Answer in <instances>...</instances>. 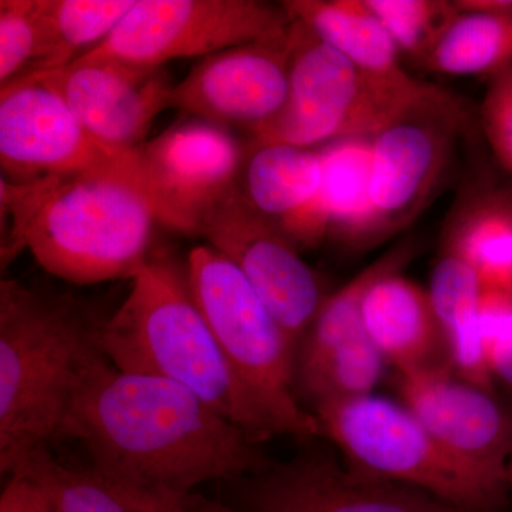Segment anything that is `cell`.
<instances>
[{
	"label": "cell",
	"instance_id": "603a6c76",
	"mask_svg": "<svg viewBox=\"0 0 512 512\" xmlns=\"http://www.w3.org/2000/svg\"><path fill=\"white\" fill-rule=\"evenodd\" d=\"M416 251L417 245L413 242L396 245L338 292L326 298L299 346L296 375L319 365L336 350L366 338L362 306L367 291L382 276L402 272L404 266L409 265L416 256Z\"/></svg>",
	"mask_w": 512,
	"mask_h": 512
},
{
	"label": "cell",
	"instance_id": "9c48e42d",
	"mask_svg": "<svg viewBox=\"0 0 512 512\" xmlns=\"http://www.w3.org/2000/svg\"><path fill=\"white\" fill-rule=\"evenodd\" d=\"M244 157L229 128L194 117L138 147V171L158 224L201 237L205 222L237 194Z\"/></svg>",
	"mask_w": 512,
	"mask_h": 512
},
{
	"label": "cell",
	"instance_id": "6da1fadb",
	"mask_svg": "<svg viewBox=\"0 0 512 512\" xmlns=\"http://www.w3.org/2000/svg\"><path fill=\"white\" fill-rule=\"evenodd\" d=\"M62 439L82 444L104 484L153 497L194 493L269 464L258 444L190 390L121 372L104 353L80 377Z\"/></svg>",
	"mask_w": 512,
	"mask_h": 512
},
{
	"label": "cell",
	"instance_id": "484cf974",
	"mask_svg": "<svg viewBox=\"0 0 512 512\" xmlns=\"http://www.w3.org/2000/svg\"><path fill=\"white\" fill-rule=\"evenodd\" d=\"M10 474L39 485L55 512H133L89 468L77 470L60 463L49 447L36 448Z\"/></svg>",
	"mask_w": 512,
	"mask_h": 512
},
{
	"label": "cell",
	"instance_id": "ffe728a7",
	"mask_svg": "<svg viewBox=\"0 0 512 512\" xmlns=\"http://www.w3.org/2000/svg\"><path fill=\"white\" fill-rule=\"evenodd\" d=\"M328 237L352 251L389 237L372 195V137H352L319 148Z\"/></svg>",
	"mask_w": 512,
	"mask_h": 512
},
{
	"label": "cell",
	"instance_id": "1f68e13d",
	"mask_svg": "<svg viewBox=\"0 0 512 512\" xmlns=\"http://www.w3.org/2000/svg\"><path fill=\"white\" fill-rule=\"evenodd\" d=\"M493 376L500 377L512 389V348L504 357H501L493 366Z\"/></svg>",
	"mask_w": 512,
	"mask_h": 512
},
{
	"label": "cell",
	"instance_id": "83f0119b",
	"mask_svg": "<svg viewBox=\"0 0 512 512\" xmlns=\"http://www.w3.org/2000/svg\"><path fill=\"white\" fill-rule=\"evenodd\" d=\"M47 53L45 0H0V84L42 72Z\"/></svg>",
	"mask_w": 512,
	"mask_h": 512
},
{
	"label": "cell",
	"instance_id": "cb8c5ba5",
	"mask_svg": "<svg viewBox=\"0 0 512 512\" xmlns=\"http://www.w3.org/2000/svg\"><path fill=\"white\" fill-rule=\"evenodd\" d=\"M446 245L471 265L481 288L512 293V201L487 195L461 208Z\"/></svg>",
	"mask_w": 512,
	"mask_h": 512
},
{
	"label": "cell",
	"instance_id": "2e32d148",
	"mask_svg": "<svg viewBox=\"0 0 512 512\" xmlns=\"http://www.w3.org/2000/svg\"><path fill=\"white\" fill-rule=\"evenodd\" d=\"M404 406L454 456L512 485V419L488 390L450 365L400 373Z\"/></svg>",
	"mask_w": 512,
	"mask_h": 512
},
{
	"label": "cell",
	"instance_id": "30bf717a",
	"mask_svg": "<svg viewBox=\"0 0 512 512\" xmlns=\"http://www.w3.org/2000/svg\"><path fill=\"white\" fill-rule=\"evenodd\" d=\"M221 512H456L429 495L340 466L311 450L221 483Z\"/></svg>",
	"mask_w": 512,
	"mask_h": 512
},
{
	"label": "cell",
	"instance_id": "d4e9b609",
	"mask_svg": "<svg viewBox=\"0 0 512 512\" xmlns=\"http://www.w3.org/2000/svg\"><path fill=\"white\" fill-rule=\"evenodd\" d=\"M136 0H45L49 53L42 73L62 69L113 33Z\"/></svg>",
	"mask_w": 512,
	"mask_h": 512
},
{
	"label": "cell",
	"instance_id": "277c9868",
	"mask_svg": "<svg viewBox=\"0 0 512 512\" xmlns=\"http://www.w3.org/2000/svg\"><path fill=\"white\" fill-rule=\"evenodd\" d=\"M35 183L25 247L49 274L93 285L133 279L150 261L158 221L136 151L83 173Z\"/></svg>",
	"mask_w": 512,
	"mask_h": 512
},
{
	"label": "cell",
	"instance_id": "4fadbf2b",
	"mask_svg": "<svg viewBox=\"0 0 512 512\" xmlns=\"http://www.w3.org/2000/svg\"><path fill=\"white\" fill-rule=\"evenodd\" d=\"M120 156V154H119ZM116 157L80 124L37 74L0 87L2 178L25 184L83 173Z\"/></svg>",
	"mask_w": 512,
	"mask_h": 512
},
{
	"label": "cell",
	"instance_id": "7c38bea8",
	"mask_svg": "<svg viewBox=\"0 0 512 512\" xmlns=\"http://www.w3.org/2000/svg\"><path fill=\"white\" fill-rule=\"evenodd\" d=\"M201 237L248 279L298 352L328 298L301 249L256 214L239 190L205 222Z\"/></svg>",
	"mask_w": 512,
	"mask_h": 512
},
{
	"label": "cell",
	"instance_id": "9a60e30c",
	"mask_svg": "<svg viewBox=\"0 0 512 512\" xmlns=\"http://www.w3.org/2000/svg\"><path fill=\"white\" fill-rule=\"evenodd\" d=\"M37 76L60 94L87 133L116 156L143 146L154 120L171 109L174 84L163 67L79 57Z\"/></svg>",
	"mask_w": 512,
	"mask_h": 512
},
{
	"label": "cell",
	"instance_id": "4316f807",
	"mask_svg": "<svg viewBox=\"0 0 512 512\" xmlns=\"http://www.w3.org/2000/svg\"><path fill=\"white\" fill-rule=\"evenodd\" d=\"M382 22L400 55L426 66L458 15L454 0H365Z\"/></svg>",
	"mask_w": 512,
	"mask_h": 512
},
{
	"label": "cell",
	"instance_id": "8992f818",
	"mask_svg": "<svg viewBox=\"0 0 512 512\" xmlns=\"http://www.w3.org/2000/svg\"><path fill=\"white\" fill-rule=\"evenodd\" d=\"M185 272L195 303L229 366L279 436L298 440L322 436L315 414L299 403L298 352L248 279L208 244L191 249Z\"/></svg>",
	"mask_w": 512,
	"mask_h": 512
},
{
	"label": "cell",
	"instance_id": "3957f363",
	"mask_svg": "<svg viewBox=\"0 0 512 512\" xmlns=\"http://www.w3.org/2000/svg\"><path fill=\"white\" fill-rule=\"evenodd\" d=\"M131 281L126 301L101 332V348L111 365L180 384L252 443L279 436L225 359L195 303L185 268L168 256L153 255Z\"/></svg>",
	"mask_w": 512,
	"mask_h": 512
},
{
	"label": "cell",
	"instance_id": "d6986e66",
	"mask_svg": "<svg viewBox=\"0 0 512 512\" xmlns=\"http://www.w3.org/2000/svg\"><path fill=\"white\" fill-rule=\"evenodd\" d=\"M284 6L320 40L355 64L366 76L392 89L421 83L402 66V55L365 0H286Z\"/></svg>",
	"mask_w": 512,
	"mask_h": 512
},
{
	"label": "cell",
	"instance_id": "f1b7e54d",
	"mask_svg": "<svg viewBox=\"0 0 512 512\" xmlns=\"http://www.w3.org/2000/svg\"><path fill=\"white\" fill-rule=\"evenodd\" d=\"M481 126L498 163L512 175V67L490 79Z\"/></svg>",
	"mask_w": 512,
	"mask_h": 512
},
{
	"label": "cell",
	"instance_id": "f546056e",
	"mask_svg": "<svg viewBox=\"0 0 512 512\" xmlns=\"http://www.w3.org/2000/svg\"><path fill=\"white\" fill-rule=\"evenodd\" d=\"M0 512H55L45 491L30 478L10 474L2 495Z\"/></svg>",
	"mask_w": 512,
	"mask_h": 512
},
{
	"label": "cell",
	"instance_id": "8fae6325",
	"mask_svg": "<svg viewBox=\"0 0 512 512\" xmlns=\"http://www.w3.org/2000/svg\"><path fill=\"white\" fill-rule=\"evenodd\" d=\"M466 114L436 87L372 137V195L387 235L406 227L429 202L450 164Z\"/></svg>",
	"mask_w": 512,
	"mask_h": 512
},
{
	"label": "cell",
	"instance_id": "4dcf8cb0",
	"mask_svg": "<svg viewBox=\"0 0 512 512\" xmlns=\"http://www.w3.org/2000/svg\"><path fill=\"white\" fill-rule=\"evenodd\" d=\"M109 487V485H107ZM121 503L126 504L133 512H197L185 507L180 501L171 497H153V495L109 487Z\"/></svg>",
	"mask_w": 512,
	"mask_h": 512
},
{
	"label": "cell",
	"instance_id": "ba28073f",
	"mask_svg": "<svg viewBox=\"0 0 512 512\" xmlns=\"http://www.w3.org/2000/svg\"><path fill=\"white\" fill-rule=\"evenodd\" d=\"M293 18L284 3L259 0H136L119 26L86 59L163 67L284 36Z\"/></svg>",
	"mask_w": 512,
	"mask_h": 512
},
{
	"label": "cell",
	"instance_id": "7a4b0ae2",
	"mask_svg": "<svg viewBox=\"0 0 512 512\" xmlns=\"http://www.w3.org/2000/svg\"><path fill=\"white\" fill-rule=\"evenodd\" d=\"M106 319L72 293L0 284V471L60 439Z\"/></svg>",
	"mask_w": 512,
	"mask_h": 512
},
{
	"label": "cell",
	"instance_id": "5b68a950",
	"mask_svg": "<svg viewBox=\"0 0 512 512\" xmlns=\"http://www.w3.org/2000/svg\"><path fill=\"white\" fill-rule=\"evenodd\" d=\"M323 436L363 476L413 488L456 512H494L512 485L454 456L404 404L369 394L315 407Z\"/></svg>",
	"mask_w": 512,
	"mask_h": 512
},
{
	"label": "cell",
	"instance_id": "5bb4252c",
	"mask_svg": "<svg viewBox=\"0 0 512 512\" xmlns=\"http://www.w3.org/2000/svg\"><path fill=\"white\" fill-rule=\"evenodd\" d=\"M291 30L204 57L174 84L171 109L254 133L274 119L288 96Z\"/></svg>",
	"mask_w": 512,
	"mask_h": 512
},
{
	"label": "cell",
	"instance_id": "7402d4cb",
	"mask_svg": "<svg viewBox=\"0 0 512 512\" xmlns=\"http://www.w3.org/2000/svg\"><path fill=\"white\" fill-rule=\"evenodd\" d=\"M458 15L426 67L453 77L488 76L512 67V0H454Z\"/></svg>",
	"mask_w": 512,
	"mask_h": 512
},
{
	"label": "cell",
	"instance_id": "e0dca14e",
	"mask_svg": "<svg viewBox=\"0 0 512 512\" xmlns=\"http://www.w3.org/2000/svg\"><path fill=\"white\" fill-rule=\"evenodd\" d=\"M239 194L299 249L316 248L328 238L319 148L251 141Z\"/></svg>",
	"mask_w": 512,
	"mask_h": 512
},
{
	"label": "cell",
	"instance_id": "44dd1931",
	"mask_svg": "<svg viewBox=\"0 0 512 512\" xmlns=\"http://www.w3.org/2000/svg\"><path fill=\"white\" fill-rule=\"evenodd\" d=\"M480 295L476 271L446 245L434 265L429 296L447 349L448 365L466 382L490 390L493 373L481 339Z\"/></svg>",
	"mask_w": 512,
	"mask_h": 512
},
{
	"label": "cell",
	"instance_id": "52a82bcc",
	"mask_svg": "<svg viewBox=\"0 0 512 512\" xmlns=\"http://www.w3.org/2000/svg\"><path fill=\"white\" fill-rule=\"evenodd\" d=\"M291 40L284 107L251 134L252 141L320 148L343 138L373 137L436 90L427 83L399 90L375 82L295 19Z\"/></svg>",
	"mask_w": 512,
	"mask_h": 512
},
{
	"label": "cell",
	"instance_id": "ac0fdd59",
	"mask_svg": "<svg viewBox=\"0 0 512 512\" xmlns=\"http://www.w3.org/2000/svg\"><path fill=\"white\" fill-rule=\"evenodd\" d=\"M362 318L366 335L400 373L439 365L436 352L443 338L429 291L402 272L384 275L370 286Z\"/></svg>",
	"mask_w": 512,
	"mask_h": 512
}]
</instances>
